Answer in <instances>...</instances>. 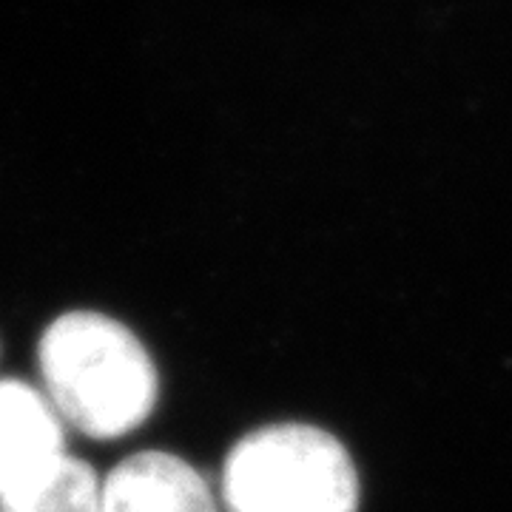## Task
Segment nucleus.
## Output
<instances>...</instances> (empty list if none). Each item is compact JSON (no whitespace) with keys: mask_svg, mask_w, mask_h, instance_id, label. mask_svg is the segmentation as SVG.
<instances>
[{"mask_svg":"<svg viewBox=\"0 0 512 512\" xmlns=\"http://www.w3.org/2000/svg\"><path fill=\"white\" fill-rule=\"evenodd\" d=\"M46 399L60 421L92 439L137 430L157 404V370L143 342L103 313L74 311L40 339Z\"/></svg>","mask_w":512,"mask_h":512,"instance_id":"1","label":"nucleus"},{"mask_svg":"<svg viewBox=\"0 0 512 512\" xmlns=\"http://www.w3.org/2000/svg\"><path fill=\"white\" fill-rule=\"evenodd\" d=\"M222 493L231 512H356L353 461L308 424L262 427L231 450Z\"/></svg>","mask_w":512,"mask_h":512,"instance_id":"2","label":"nucleus"},{"mask_svg":"<svg viewBox=\"0 0 512 512\" xmlns=\"http://www.w3.org/2000/svg\"><path fill=\"white\" fill-rule=\"evenodd\" d=\"M66 458L63 421L29 384L0 382V501L32 490Z\"/></svg>","mask_w":512,"mask_h":512,"instance_id":"3","label":"nucleus"},{"mask_svg":"<svg viewBox=\"0 0 512 512\" xmlns=\"http://www.w3.org/2000/svg\"><path fill=\"white\" fill-rule=\"evenodd\" d=\"M103 512H217L205 478L168 453L120 461L100 487Z\"/></svg>","mask_w":512,"mask_h":512,"instance_id":"4","label":"nucleus"},{"mask_svg":"<svg viewBox=\"0 0 512 512\" xmlns=\"http://www.w3.org/2000/svg\"><path fill=\"white\" fill-rule=\"evenodd\" d=\"M100 487L86 461L66 456L32 490L0 501V512H103Z\"/></svg>","mask_w":512,"mask_h":512,"instance_id":"5","label":"nucleus"}]
</instances>
